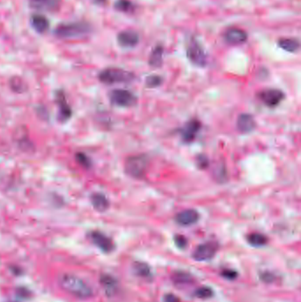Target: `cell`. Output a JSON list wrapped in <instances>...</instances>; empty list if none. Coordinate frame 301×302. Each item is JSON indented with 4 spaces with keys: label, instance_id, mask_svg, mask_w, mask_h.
I'll return each mask as SVG.
<instances>
[{
    "label": "cell",
    "instance_id": "6da1fadb",
    "mask_svg": "<svg viewBox=\"0 0 301 302\" xmlns=\"http://www.w3.org/2000/svg\"><path fill=\"white\" fill-rule=\"evenodd\" d=\"M58 284L64 291L79 299H88L93 295L91 286L77 276L67 273L62 274L58 278Z\"/></svg>",
    "mask_w": 301,
    "mask_h": 302
},
{
    "label": "cell",
    "instance_id": "7a4b0ae2",
    "mask_svg": "<svg viewBox=\"0 0 301 302\" xmlns=\"http://www.w3.org/2000/svg\"><path fill=\"white\" fill-rule=\"evenodd\" d=\"M92 27L86 21H74L59 24L54 31V36L59 39H74L91 33Z\"/></svg>",
    "mask_w": 301,
    "mask_h": 302
},
{
    "label": "cell",
    "instance_id": "3957f363",
    "mask_svg": "<svg viewBox=\"0 0 301 302\" xmlns=\"http://www.w3.org/2000/svg\"><path fill=\"white\" fill-rule=\"evenodd\" d=\"M134 74L129 71L117 67H109L98 74V79L102 83L113 85L117 83H129L134 80Z\"/></svg>",
    "mask_w": 301,
    "mask_h": 302
},
{
    "label": "cell",
    "instance_id": "277c9868",
    "mask_svg": "<svg viewBox=\"0 0 301 302\" xmlns=\"http://www.w3.org/2000/svg\"><path fill=\"white\" fill-rule=\"evenodd\" d=\"M148 165V159L144 155L133 156L125 163V171L127 175L134 178H141L145 175Z\"/></svg>",
    "mask_w": 301,
    "mask_h": 302
},
{
    "label": "cell",
    "instance_id": "5b68a950",
    "mask_svg": "<svg viewBox=\"0 0 301 302\" xmlns=\"http://www.w3.org/2000/svg\"><path fill=\"white\" fill-rule=\"evenodd\" d=\"M187 56L193 64L204 67L207 65V54L196 38H192L188 43Z\"/></svg>",
    "mask_w": 301,
    "mask_h": 302
},
{
    "label": "cell",
    "instance_id": "8992f818",
    "mask_svg": "<svg viewBox=\"0 0 301 302\" xmlns=\"http://www.w3.org/2000/svg\"><path fill=\"white\" fill-rule=\"evenodd\" d=\"M111 103L119 107H131L137 102V98L130 91L114 89L109 94Z\"/></svg>",
    "mask_w": 301,
    "mask_h": 302
},
{
    "label": "cell",
    "instance_id": "52a82bcc",
    "mask_svg": "<svg viewBox=\"0 0 301 302\" xmlns=\"http://www.w3.org/2000/svg\"><path fill=\"white\" fill-rule=\"evenodd\" d=\"M218 250L217 242L208 241L201 244L193 253V258L197 262H206L214 257Z\"/></svg>",
    "mask_w": 301,
    "mask_h": 302
},
{
    "label": "cell",
    "instance_id": "ba28073f",
    "mask_svg": "<svg viewBox=\"0 0 301 302\" xmlns=\"http://www.w3.org/2000/svg\"><path fill=\"white\" fill-rule=\"evenodd\" d=\"M88 237L91 238V242L105 254H110L115 249L113 240L103 232L93 231L89 233Z\"/></svg>",
    "mask_w": 301,
    "mask_h": 302
},
{
    "label": "cell",
    "instance_id": "9c48e42d",
    "mask_svg": "<svg viewBox=\"0 0 301 302\" xmlns=\"http://www.w3.org/2000/svg\"><path fill=\"white\" fill-rule=\"evenodd\" d=\"M258 97L265 105H267L269 108L278 106L282 101L285 99V94L281 90L275 89V88L261 91L258 94Z\"/></svg>",
    "mask_w": 301,
    "mask_h": 302
},
{
    "label": "cell",
    "instance_id": "30bf717a",
    "mask_svg": "<svg viewBox=\"0 0 301 302\" xmlns=\"http://www.w3.org/2000/svg\"><path fill=\"white\" fill-rule=\"evenodd\" d=\"M224 40L226 43L231 45H239L245 44L248 41V35L246 31L238 28V27H231L225 31L224 35Z\"/></svg>",
    "mask_w": 301,
    "mask_h": 302
},
{
    "label": "cell",
    "instance_id": "8fae6325",
    "mask_svg": "<svg viewBox=\"0 0 301 302\" xmlns=\"http://www.w3.org/2000/svg\"><path fill=\"white\" fill-rule=\"evenodd\" d=\"M29 7L40 12H57L61 6V0H28Z\"/></svg>",
    "mask_w": 301,
    "mask_h": 302
},
{
    "label": "cell",
    "instance_id": "7c38bea8",
    "mask_svg": "<svg viewBox=\"0 0 301 302\" xmlns=\"http://www.w3.org/2000/svg\"><path fill=\"white\" fill-rule=\"evenodd\" d=\"M56 102L58 107V120L61 122H66L68 120L73 114V111L70 105L67 103V98L64 92L58 90L56 94Z\"/></svg>",
    "mask_w": 301,
    "mask_h": 302
},
{
    "label": "cell",
    "instance_id": "4fadbf2b",
    "mask_svg": "<svg viewBox=\"0 0 301 302\" xmlns=\"http://www.w3.org/2000/svg\"><path fill=\"white\" fill-rule=\"evenodd\" d=\"M117 44L123 48L135 47L140 41L139 34L133 29L121 31L117 37Z\"/></svg>",
    "mask_w": 301,
    "mask_h": 302
},
{
    "label": "cell",
    "instance_id": "5bb4252c",
    "mask_svg": "<svg viewBox=\"0 0 301 302\" xmlns=\"http://www.w3.org/2000/svg\"><path fill=\"white\" fill-rule=\"evenodd\" d=\"M201 128V122L197 119H192L188 122L181 129V136L183 141L185 142H192L196 138Z\"/></svg>",
    "mask_w": 301,
    "mask_h": 302
},
{
    "label": "cell",
    "instance_id": "9a60e30c",
    "mask_svg": "<svg viewBox=\"0 0 301 302\" xmlns=\"http://www.w3.org/2000/svg\"><path fill=\"white\" fill-rule=\"evenodd\" d=\"M200 218V215L194 209H185L183 212L177 213L175 217V221L177 225L182 226H190L197 223Z\"/></svg>",
    "mask_w": 301,
    "mask_h": 302
},
{
    "label": "cell",
    "instance_id": "2e32d148",
    "mask_svg": "<svg viewBox=\"0 0 301 302\" xmlns=\"http://www.w3.org/2000/svg\"><path fill=\"white\" fill-rule=\"evenodd\" d=\"M255 127H256V122L252 115L248 113L239 115L237 120V128L238 131L243 134H248L254 131Z\"/></svg>",
    "mask_w": 301,
    "mask_h": 302
},
{
    "label": "cell",
    "instance_id": "e0dca14e",
    "mask_svg": "<svg viewBox=\"0 0 301 302\" xmlns=\"http://www.w3.org/2000/svg\"><path fill=\"white\" fill-rule=\"evenodd\" d=\"M31 26L37 33H46L50 28V21L43 14H33L31 18Z\"/></svg>",
    "mask_w": 301,
    "mask_h": 302
},
{
    "label": "cell",
    "instance_id": "ac0fdd59",
    "mask_svg": "<svg viewBox=\"0 0 301 302\" xmlns=\"http://www.w3.org/2000/svg\"><path fill=\"white\" fill-rule=\"evenodd\" d=\"M91 204L93 208L98 212H104L110 207L109 200L105 195L101 193H94L91 196Z\"/></svg>",
    "mask_w": 301,
    "mask_h": 302
},
{
    "label": "cell",
    "instance_id": "d6986e66",
    "mask_svg": "<svg viewBox=\"0 0 301 302\" xmlns=\"http://www.w3.org/2000/svg\"><path fill=\"white\" fill-rule=\"evenodd\" d=\"M163 56H164V47L161 44H158L151 51L148 64L151 67L159 68L163 65Z\"/></svg>",
    "mask_w": 301,
    "mask_h": 302
},
{
    "label": "cell",
    "instance_id": "ffe728a7",
    "mask_svg": "<svg viewBox=\"0 0 301 302\" xmlns=\"http://www.w3.org/2000/svg\"><path fill=\"white\" fill-rule=\"evenodd\" d=\"M100 283L104 287L106 294L109 296L113 295L117 288V282L113 277L110 275H103L101 277Z\"/></svg>",
    "mask_w": 301,
    "mask_h": 302
},
{
    "label": "cell",
    "instance_id": "44dd1931",
    "mask_svg": "<svg viewBox=\"0 0 301 302\" xmlns=\"http://www.w3.org/2000/svg\"><path fill=\"white\" fill-rule=\"evenodd\" d=\"M278 45L283 50L291 53L298 51L300 46L299 42L296 38H281L278 41Z\"/></svg>",
    "mask_w": 301,
    "mask_h": 302
},
{
    "label": "cell",
    "instance_id": "7402d4cb",
    "mask_svg": "<svg viewBox=\"0 0 301 302\" xmlns=\"http://www.w3.org/2000/svg\"><path fill=\"white\" fill-rule=\"evenodd\" d=\"M247 240L248 243L254 248H261L268 243V238L262 233L253 232L248 235Z\"/></svg>",
    "mask_w": 301,
    "mask_h": 302
},
{
    "label": "cell",
    "instance_id": "603a6c76",
    "mask_svg": "<svg viewBox=\"0 0 301 302\" xmlns=\"http://www.w3.org/2000/svg\"><path fill=\"white\" fill-rule=\"evenodd\" d=\"M171 279L173 284L178 286L189 285L194 281V278L189 273L184 271L175 272L171 276Z\"/></svg>",
    "mask_w": 301,
    "mask_h": 302
},
{
    "label": "cell",
    "instance_id": "cb8c5ba5",
    "mask_svg": "<svg viewBox=\"0 0 301 302\" xmlns=\"http://www.w3.org/2000/svg\"><path fill=\"white\" fill-rule=\"evenodd\" d=\"M133 270H134L135 275L142 278V279H147L151 277L150 267L145 262H134V265H133Z\"/></svg>",
    "mask_w": 301,
    "mask_h": 302
},
{
    "label": "cell",
    "instance_id": "d4e9b609",
    "mask_svg": "<svg viewBox=\"0 0 301 302\" xmlns=\"http://www.w3.org/2000/svg\"><path fill=\"white\" fill-rule=\"evenodd\" d=\"M114 8L124 14H134L136 7L130 0H117L114 4Z\"/></svg>",
    "mask_w": 301,
    "mask_h": 302
},
{
    "label": "cell",
    "instance_id": "484cf974",
    "mask_svg": "<svg viewBox=\"0 0 301 302\" xmlns=\"http://www.w3.org/2000/svg\"><path fill=\"white\" fill-rule=\"evenodd\" d=\"M213 295H214L213 290L210 287H207V286L200 287L194 292V296L199 299H209L211 297H213Z\"/></svg>",
    "mask_w": 301,
    "mask_h": 302
},
{
    "label": "cell",
    "instance_id": "4316f807",
    "mask_svg": "<svg viewBox=\"0 0 301 302\" xmlns=\"http://www.w3.org/2000/svg\"><path fill=\"white\" fill-rule=\"evenodd\" d=\"M75 158H76V161L78 162V164L81 165L82 167L86 168V169L91 167V159L87 158L86 155L83 154V153H77Z\"/></svg>",
    "mask_w": 301,
    "mask_h": 302
},
{
    "label": "cell",
    "instance_id": "83f0119b",
    "mask_svg": "<svg viewBox=\"0 0 301 302\" xmlns=\"http://www.w3.org/2000/svg\"><path fill=\"white\" fill-rule=\"evenodd\" d=\"M162 78L158 75H150L146 80V85L148 87H157L162 84Z\"/></svg>",
    "mask_w": 301,
    "mask_h": 302
},
{
    "label": "cell",
    "instance_id": "f1b7e54d",
    "mask_svg": "<svg viewBox=\"0 0 301 302\" xmlns=\"http://www.w3.org/2000/svg\"><path fill=\"white\" fill-rule=\"evenodd\" d=\"M10 87L13 90L15 91L17 93H20L23 91V81L19 78H14L10 81Z\"/></svg>",
    "mask_w": 301,
    "mask_h": 302
},
{
    "label": "cell",
    "instance_id": "f546056e",
    "mask_svg": "<svg viewBox=\"0 0 301 302\" xmlns=\"http://www.w3.org/2000/svg\"><path fill=\"white\" fill-rule=\"evenodd\" d=\"M175 244L178 249H183L188 245V239L183 235H176L174 237Z\"/></svg>",
    "mask_w": 301,
    "mask_h": 302
},
{
    "label": "cell",
    "instance_id": "4dcf8cb0",
    "mask_svg": "<svg viewBox=\"0 0 301 302\" xmlns=\"http://www.w3.org/2000/svg\"><path fill=\"white\" fill-rule=\"evenodd\" d=\"M221 275L228 280H234L238 277V273L233 269H224L221 272Z\"/></svg>",
    "mask_w": 301,
    "mask_h": 302
},
{
    "label": "cell",
    "instance_id": "1f68e13d",
    "mask_svg": "<svg viewBox=\"0 0 301 302\" xmlns=\"http://www.w3.org/2000/svg\"><path fill=\"white\" fill-rule=\"evenodd\" d=\"M197 165L199 167L201 168V169H205V168L207 167V165H208V160H207V158L203 156V155H201L200 157H198L197 158Z\"/></svg>",
    "mask_w": 301,
    "mask_h": 302
},
{
    "label": "cell",
    "instance_id": "d6a6232c",
    "mask_svg": "<svg viewBox=\"0 0 301 302\" xmlns=\"http://www.w3.org/2000/svg\"><path fill=\"white\" fill-rule=\"evenodd\" d=\"M17 294L20 296V298L28 299V298H29V295H31V292H29L27 288L20 287V288H18V290H17Z\"/></svg>",
    "mask_w": 301,
    "mask_h": 302
},
{
    "label": "cell",
    "instance_id": "836d02e7",
    "mask_svg": "<svg viewBox=\"0 0 301 302\" xmlns=\"http://www.w3.org/2000/svg\"><path fill=\"white\" fill-rule=\"evenodd\" d=\"M163 302H181L179 298L172 293H167L164 296Z\"/></svg>",
    "mask_w": 301,
    "mask_h": 302
},
{
    "label": "cell",
    "instance_id": "e575fe53",
    "mask_svg": "<svg viewBox=\"0 0 301 302\" xmlns=\"http://www.w3.org/2000/svg\"><path fill=\"white\" fill-rule=\"evenodd\" d=\"M261 279L265 281V282H271L274 280V276L272 274H269L268 272H265L261 275Z\"/></svg>",
    "mask_w": 301,
    "mask_h": 302
},
{
    "label": "cell",
    "instance_id": "d590c367",
    "mask_svg": "<svg viewBox=\"0 0 301 302\" xmlns=\"http://www.w3.org/2000/svg\"><path fill=\"white\" fill-rule=\"evenodd\" d=\"M9 302H17V301H9Z\"/></svg>",
    "mask_w": 301,
    "mask_h": 302
}]
</instances>
